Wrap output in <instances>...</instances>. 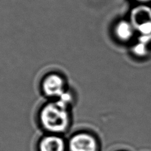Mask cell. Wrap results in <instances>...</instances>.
<instances>
[{"instance_id":"1","label":"cell","mask_w":151,"mask_h":151,"mask_svg":"<svg viewBox=\"0 0 151 151\" xmlns=\"http://www.w3.org/2000/svg\"><path fill=\"white\" fill-rule=\"evenodd\" d=\"M40 120L44 128L53 133L65 131L69 124L67 109L57 102L44 106L41 112Z\"/></svg>"},{"instance_id":"4","label":"cell","mask_w":151,"mask_h":151,"mask_svg":"<svg viewBox=\"0 0 151 151\" xmlns=\"http://www.w3.org/2000/svg\"><path fill=\"white\" fill-rule=\"evenodd\" d=\"M65 144L61 137L49 135L44 137L40 144V151H65Z\"/></svg>"},{"instance_id":"3","label":"cell","mask_w":151,"mask_h":151,"mask_svg":"<svg viewBox=\"0 0 151 151\" xmlns=\"http://www.w3.org/2000/svg\"><path fill=\"white\" fill-rule=\"evenodd\" d=\"M43 91L49 97H59L65 92L63 82L58 75H50L43 83Z\"/></svg>"},{"instance_id":"6","label":"cell","mask_w":151,"mask_h":151,"mask_svg":"<svg viewBox=\"0 0 151 151\" xmlns=\"http://www.w3.org/2000/svg\"><path fill=\"white\" fill-rule=\"evenodd\" d=\"M138 1H149V0H138Z\"/></svg>"},{"instance_id":"2","label":"cell","mask_w":151,"mask_h":151,"mask_svg":"<svg viewBox=\"0 0 151 151\" xmlns=\"http://www.w3.org/2000/svg\"><path fill=\"white\" fill-rule=\"evenodd\" d=\"M70 151H97L98 144L92 135L79 133L74 135L69 142Z\"/></svg>"},{"instance_id":"5","label":"cell","mask_w":151,"mask_h":151,"mask_svg":"<svg viewBox=\"0 0 151 151\" xmlns=\"http://www.w3.org/2000/svg\"><path fill=\"white\" fill-rule=\"evenodd\" d=\"M116 33L122 40H127L132 34V26L126 22L119 23L116 28Z\"/></svg>"}]
</instances>
